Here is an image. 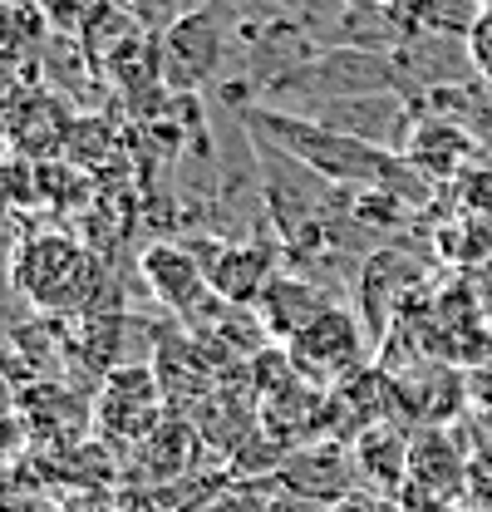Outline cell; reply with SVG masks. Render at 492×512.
<instances>
[{"instance_id": "obj_1", "label": "cell", "mask_w": 492, "mask_h": 512, "mask_svg": "<svg viewBox=\"0 0 492 512\" xmlns=\"http://www.w3.org/2000/svg\"><path fill=\"white\" fill-rule=\"evenodd\" d=\"M242 119L251 138H266L271 148H281L286 158H296L301 168H310L315 178H325L335 188L384 192L399 207L429 202L433 183L419 168H409V158L394 153V148L335 133V128L315 124L306 114H286V109H266V104H242Z\"/></svg>"}, {"instance_id": "obj_2", "label": "cell", "mask_w": 492, "mask_h": 512, "mask_svg": "<svg viewBox=\"0 0 492 512\" xmlns=\"http://www.w3.org/2000/svg\"><path fill=\"white\" fill-rule=\"evenodd\" d=\"M365 94H404L409 99V79H404L399 60L389 50H369V45H330V50H315L310 60L271 74L251 104L286 109V114H315L325 104L365 99Z\"/></svg>"}, {"instance_id": "obj_3", "label": "cell", "mask_w": 492, "mask_h": 512, "mask_svg": "<svg viewBox=\"0 0 492 512\" xmlns=\"http://www.w3.org/2000/svg\"><path fill=\"white\" fill-rule=\"evenodd\" d=\"M10 281L35 311L55 316V311L94 306L99 266H94V252H84L69 232L45 227V232L20 237V247L10 252Z\"/></svg>"}, {"instance_id": "obj_4", "label": "cell", "mask_w": 492, "mask_h": 512, "mask_svg": "<svg viewBox=\"0 0 492 512\" xmlns=\"http://www.w3.org/2000/svg\"><path fill=\"white\" fill-rule=\"evenodd\" d=\"M158 55H163V84L178 99H197L227 55V5L202 0L183 15H173L158 30Z\"/></svg>"}, {"instance_id": "obj_5", "label": "cell", "mask_w": 492, "mask_h": 512, "mask_svg": "<svg viewBox=\"0 0 492 512\" xmlns=\"http://www.w3.org/2000/svg\"><path fill=\"white\" fill-rule=\"evenodd\" d=\"M168 419V394L153 365H119L94 394V434L109 448H138Z\"/></svg>"}, {"instance_id": "obj_6", "label": "cell", "mask_w": 492, "mask_h": 512, "mask_svg": "<svg viewBox=\"0 0 492 512\" xmlns=\"http://www.w3.org/2000/svg\"><path fill=\"white\" fill-rule=\"evenodd\" d=\"M286 355H291V365H296L306 380L335 389L340 380H350V375L365 370L360 320L350 316L345 306H330V311H320L310 325H301V330L286 340Z\"/></svg>"}, {"instance_id": "obj_7", "label": "cell", "mask_w": 492, "mask_h": 512, "mask_svg": "<svg viewBox=\"0 0 492 512\" xmlns=\"http://www.w3.org/2000/svg\"><path fill=\"white\" fill-rule=\"evenodd\" d=\"M138 271H143V286L178 320H192V325H197L207 306H222V296L212 291V281H207V271H202V261L187 252V247L153 242V247H143V256H138Z\"/></svg>"}, {"instance_id": "obj_8", "label": "cell", "mask_w": 492, "mask_h": 512, "mask_svg": "<svg viewBox=\"0 0 492 512\" xmlns=\"http://www.w3.org/2000/svg\"><path fill=\"white\" fill-rule=\"evenodd\" d=\"M192 256L227 306H261V296L276 286V242H217L212 252Z\"/></svg>"}, {"instance_id": "obj_9", "label": "cell", "mask_w": 492, "mask_h": 512, "mask_svg": "<svg viewBox=\"0 0 492 512\" xmlns=\"http://www.w3.org/2000/svg\"><path fill=\"white\" fill-rule=\"evenodd\" d=\"M355 473H360L355 458H350L340 444H310L281 463V488L296 493L301 503H320V508H325V503L350 498Z\"/></svg>"}, {"instance_id": "obj_10", "label": "cell", "mask_w": 492, "mask_h": 512, "mask_svg": "<svg viewBox=\"0 0 492 512\" xmlns=\"http://www.w3.org/2000/svg\"><path fill=\"white\" fill-rule=\"evenodd\" d=\"M399 153L409 158V168H419L433 183V178L458 173L478 153V138H468L458 124H448V119H438V114L414 104V119H409V133H404V148Z\"/></svg>"}, {"instance_id": "obj_11", "label": "cell", "mask_w": 492, "mask_h": 512, "mask_svg": "<svg viewBox=\"0 0 492 512\" xmlns=\"http://www.w3.org/2000/svg\"><path fill=\"white\" fill-rule=\"evenodd\" d=\"M20 419H25L35 444L84 439V429H94V399H84V394H74V389H64L55 380L30 384L20 394Z\"/></svg>"}, {"instance_id": "obj_12", "label": "cell", "mask_w": 492, "mask_h": 512, "mask_svg": "<svg viewBox=\"0 0 492 512\" xmlns=\"http://www.w3.org/2000/svg\"><path fill=\"white\" fill-rule=\"evenodd\" d=\"M335 301H330V291H320L310 276H276V286L261 296V320H266V335L271 340H291L301 325H310V320L320 316V311H330Z\"/></svg>"}, {"instance_id": "obj_13", "label": "cell", "mask_w": 492, "mask_h": 512, "mask_svg": "<svg viewBox=\"0 0 492 512\" xmlns=\"http://www.w3.org/2000/svg\"><path fill=\"white\" fill-rule=\"evenodd\" d=\"M384 10H389V20L399 25V40H414V35L468 40V30H473L478 15H483L478 0H389Z\"/></svg>"}, {"instance_id": "obj_14", "label": "cell", "mask_w": 492, "mask_h": 512, "mask_svg": "<svg viewBox=\"0 0 492 512\" xmlns=\"http://www.w3.org/2000/svg\"><path fill=\"white\" fill-rule=\"evenodd\" d=\"M192 458H197V429L187 419H163L143 444L128 453V468L138 463V478H153V483H168V478H187L192 473Z\"/></svg>"}, {"instance_id": "obj_15", "label": "cell", "mask_w": 492, "mask_h": 512, "mask_svg": "<svg viewBox=\"0 0 492 512\" xmlns=\"http://www.w3.org/2000/svg\"><path fill=\"white\" fill-rule=\"evenodd\" d=\"M463 478H468V458L448 444L443 429H419L409 439V483L448 493V488H463Z\"/></svg>"}, {"instance_id": "obj_16", "label": "cell", "mask_w": 492, "mask_h": 512, "mask_svg": "<svg viewBox=\"0 0 492 512\" xmlns=\"http://www.w3.org/2000/svg\"><path fill=\"white\" fill-rule=\"evenodd\" d=\"M355 463H360V473L374 478L384 493H394L399 483H404V473H409V434H399V429H389V424H374L360 434V444H355Z\"/></svg>"}, {"instance_id": "obj_17", "label": "cell", "mask_w": 492, "mask_h": 512, "mask_svg": "<svg viewBox=\"0 0 492 512\" xmlns=\"http://www.w3.org/2000/svg\"><path fill=\"white\" fill-rule=\"evenodd\" d=\"M35 10L45 15L50 35H69V40H79V35H84V25L104 10V0H35Z\"/></svg>"}, {"instance_id": "obj_18", "label": "cell", "mask_w": 492, "mask_h": 512, "mask_svg": "<svg viewBox=\"0 0 492 512\" xmlns=\"http://www.w3.org/2000/svg\"><path fill=\"white\" fill-rule=\"evenodd\" d=\"M468 60H473V74L492 89V10H483L478 25L468 30Z\"/></svg>"}, {"instance_id": "obj_19", "label": "cell", "mask_w": 492, "mask_h": 512, "mask_svg": "<svg viewBox=\"0 0 492 512\" xmlns=\"http://www.w3.org/2000/svg\"><path fill=\"white\" fill-rule=\"evenodd\" d=\"M197 512H271V503L251 488H217Z\"/></svg>"}, {"instance_id": "obj_20", "label": "cell", "mask_w": 492, "mask_h": 512, "mask_svg": "<svg viewBox=\"0 0 492 512\" xmlns=\"http://www.w3.org/2000/svg\"><path fill=\"white\" fill-rule=\"evenodd\" d=\"M25 444H35L30 439V429H25V419H20V409H10V414H0V468L5 463H15Z\"/></svg>"}, {"instance_id": "obj_21", "label": "cell", "mask_w": 492, "mask_h": 512, "mask_svg": "<svg viewBox=\"0 0 492 512\" xmlns=\"http://www.w3.org/2000/svg\"><path fill=\"white\" fill-rule=\"evenodd\" d=\"M0 512H35V503H30V498H10V493L0 488Z\"/></svg>"}, {"instance_id": "obj_22", "label": "cell", "mask_w": 492, "mask_h": 512, "mask_svg": "<svg viewBox=\"0 0 492 512\" xmlns=\"http://www.w3.org/2000/svg\"><path fill=\"white\" fill-rule=\"evenodd\" d=\"M64 512H109V508H104V503H94V493H79V498H74Z\"/></svg>"}, {"instance_id": "obj_23", "label": "cell", "mask_w": 492, "mask_h": 512, "mask_svg": "<svg viewBox=\"0 0 492 512\" xmlns=\"http://www.w3.org/2000/svg\"><path fill=\"white\" fill-rule=\"evenodd\" d=\"M5 148H10V133H5V119H0V163H5V158H10V153H5Z\"/></svg>"}, {"instance_id": "obj_24", "label": "cell", "mask_w": 492, "mask_h": 512, "mask_svg": "<svg viewBox=\"0 0 492 512\" xmlns=\"http://www.w3.org/2000/svg\"><path fill=\"white\" fill-rule=\"evenodd\" d=\"M5 212H10V207H5V202H0V227H5Z\"/></svg>"}, {"instance_id": "obj_25", "label": "cell", "mask_w": 492, "mask_h": 512, "mask_svg": "<svg viewBox=\"0 0 492 512\" xmlns=\"http://www.w3.org/2000/svg\"><path fill=\"white\" fill-rule=\"evenodd\" d=\"M478 5H483V10H492V0H478Z\"/></svg>"}]
</instances>
